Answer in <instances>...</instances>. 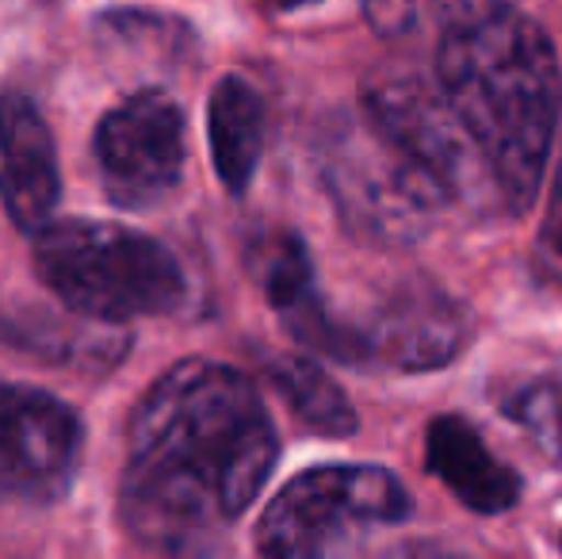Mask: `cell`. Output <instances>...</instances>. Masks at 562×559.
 Returning a JSON list of instances; mask_svg holds the SVG:
<instances>
[{"instance_id": "5", "label": "cell", "mask_w": 562, "mask_h": 559, "mask_svg": "<svg viewBox=\"0 0 562 559\" xmlns=\"http://www.w3.org/2000/svg\"><path fill=\"white\" fill-rule=\"evenodd\" d=\"M409 494L375 463H326L295 476L257 522L260 559H352L371 529L402 525Z\"/></svg>"}, {"instance_id": "2", "label": "cell", "mask_w": 562, "mask_h": 559, "mask_svg": "<svg viewBox=\"0 0 562 559\" xmlns=\"http://www.w3.org/2000/svg\"><path fill=\"white\" fill-rule=\"evenodd\" d=\"M437 89L479 146L505 215H525L555 146L562 66L551 35L509 8L440 38Z\"/></svg>"}, {"instance_id": "14", "label": "cell", "mask_w": 562, "mask_h": 559, "mask_svg": "<svg viewBox=\"0 0 562 559\" xmlns=\"http://www.w3.org/2000/svg\"><path fill=\"white\" fill-rule=\"evenodd\" d=\"M517 8V0H363V15L383 38H425L451 35L459 27L482 23L497 12Z\"/></svg>"}, {"instance_id": "4", "label": "cell", "mask_w": 562, "mask_h": 559, "mask_svg": "<svg viewBox=\"0 0 562 559\" xmlns=\"http://www.w3.org/2000/svg\"><path fill=\"white\" fill-rule=\"evenodd\" d=\"M322 180L348 231L386 249L425 242L451 208L445 188L363 108L326 131Z\"/></svg>"}, {"instance_id": "6", "label": "cell", "mask_w": 562, "mask_h": 559, "mask_svg": "<svg viewBox=\"0 0 562 559\" xmlns=\"http://www.w3.org/2000/svg\"><path fill=\"white\" fill-rule=\"evenodd\" d=\"M360 108L445 188L448 203L479 215H494V211L505 215L490 165L482 161L479 146L437 85L422 77H394L375 85Z\"/></svg>"}, {"instance_id": "11", "label": "cell", "mask_w": 562, "mask_h": 559, "mask_svg": "<svg viewBox=\"0 0 562 559\" xmlns=\"http://www.w3.org/2000/svg\"><path fill=\"white\" fill-rule=\"evenodd\" d=\"M425 463H429V476L440 479L474 514H505L525 494V483H520L517 471L497 460L486 440H482V433L459 414H445V418L429 422Z\"/></svg>"}, {"instance_id": "19", "label": "cell", "mask_w": 562, "mask_h": 559, "mask_svg": "<svg viewBox=\"0 0 562 559\" xmlns=\"http://www.w3.org/2000/svg\"><path fill=\"white\" fill-rule=\"evenodd\" d=\"M306 4H314V0H265V8H272V12H295Z\"/></svg>"}, {"instance_id": "18", "label": "cell", "mask_w": 562, "mask_h": 559, "mask_svg": "<svg viewBox=\"0 0 562 559\" xmlns=\"http://www.w3.org/2000/svg\"><path fill=\"white\" fill-rule=\"evenodd\" d=\"M543 238L551 249L562 254V161L555 172V188H551V203H548V219H543Z\"/></svg>"}, {"instance_id": "17", "label": "cell", "mask_w": 562, "mask_h": 559, "mask_svg": "<svg viewBox=\"0 0 562 559\" xmlns=\"http://www.w3.org/2000/svg\"><path fill=\"white\" fill-rule=\"evenodd\" d=\"M383 559H471L456 548H445V545H429V540H409V545H398L391 548Z\"/></svg>"}, {"instance_id": "15", "label": "cell", "mask_w": 562, "mask_h": 559, "mask_svg": "<svg viewBox=\"0 0 562 559\" xmlns=\"http://www.w3.org/2000/svg\"><path fill=\"white\" fill-rule=\"evenodd\" d=\"M249 272L268 295V303L288 322L306 303L318 299V280H314V261L306 254L303 238L291 231H265L249 242Z\"/></svg>"}, {"instance_id": "3", "label": "cell", "mask_w": 562, "mask_h": 559, "mask_svg": "<svg viewBox=\"0 0 562 559\" xmlns=\"http://www.w3.org/2000/svg\"><path fill=\"white\" fill-rule=\"evenodd\" d=\"M35 272L85 318L134 322L172 314L188 299V277L161 242L89 219L46 223L35 234Z\"/></svg>"}, {"instance_id": "8", "label": "cell", "mask_w": 562, "mask_h": 559, "mask_svg": "<svg viewBox=\"0 0 562 559\" xmlns=\"http://www.w3.org/2000/svg\"><path fill=\"white\" fill-rule=\"evenodd\" d=\"M81 418L50 391L0 383V499L50 506L74 487Z\"/></svg>"}, {"instance_id": "16", "label": "cell", "mask_w": 562, "mask_h": 559, "mask_svg": "<svg viewBox=\"0 0 562 559\" xmlns=\"http://www.w3.org/2000/svg\"><path fill=\"white\" fill-rule=\"evenodd\" d=\"M502 414L517 422L551 460H562V380L517 383L497 399Z\"/></svg>"}, {"instance_id": "1", "label": "cell", "mask_w": 562, "mask_h": 559, "mask_svg": "<svg viewBox=\"0 0 562 559\" xmlns=\"http://www.w3.org/2000/svg\"><path fill=\"white\" fill-rule=\"evenodd\" d=\"M280 460L252 380L215 360H180L134 406L119 514L138 545L207 559L257 502Z\"/></svg>"}, {"instance_id": "12", "label": "cell", "mask_w": 562, "mask_h": 559, "mask_svg": "<svg viewBox=\"0 0 562 559\" xmlns=\"http://www.w3.org/2000/svg\"><path fill=\"white\" fill-rule=\"evenodd\" d=\"M207 127H211V154L223 185L234 195H241L257 177L260 154H265V97L252 89L245 77L229 74L215 85L207 104Z\"/></svg>"}, {"instance_id": "9", "label": "cell", "mask_w": 562, "mask_h": 559, "mask_svg": "<svg viewBox=\"0 0 562 559\" xmlns=\"http://www.w3.org/2000/svg\"><path fill=\"white\" fill-rule=\"evenodd\" d=\"M368 365L391 372H437L451 365L471 342V314L456 295L429 280H409L394 288L360 322Z\"/></svg>"}, {"instance_id": "13", "label": "cell", "mask_w": 562, "mask_h": 559, "mask_svg": "<svg viewBox=\"0 0 562 559\" xmlns=\"http://www.w3.org/2000/svg\"><path fill=\"white\" fill-rule=\"evenodd\" d=\"M268 383H272L276 395L288 403V411L311 433H322V437H352L360 429V418H356L340 383L329 380L314 360L306 357L268 360Z\"/></svg>"}, {"instance_id": "7", "label": "cell", "mask_w": 562, "mask_h": 559, "mask_svg": "<svg viewBox=\"0 0 562 559\" xmlns=\"http://www.w3.org/2000/svg\"><path fill=\"white\" fill-rule=\"evenodd\" d=\"M184 112L161 89H142L100 120L97 161L112 203L146 211L161 203L184 172Z\"/></svg>"}, {"instance_id": "10", "label": "cell", "mask_w": 562, "mask_h": 559, "mask_svg": "<svg viewBox=\"0 0 562 559\" xmlns=\"http://www.w3.org/2000/svg\"><path fill=\"white\" fill-rule=\"evenodd\" d=\"M61 195L58 149L35 100L23 92L0 97V203L23 234L50 223Z\"/></svg>"}]
</instances>
